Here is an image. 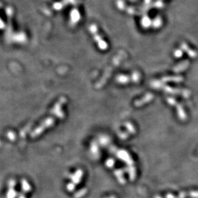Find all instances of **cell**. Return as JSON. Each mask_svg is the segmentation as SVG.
Segmentation results:
<instances>
[{"label":"cell","mask_w":198,"mask_h":198,"mask_svg":"<svg viewBox=\"0 0 198 198\" xmlns=\"http://www.w3.org/2000/svg\"><path fill=\"white\" fill-rule=\"evenodd\" d=\"M82 174H83V172H82V171L81 170H77V172L70 177L71 179H72V182L74 183V184H78V183H79L82 178Z\"/></svg>","instance_id":"obj_4"},{"label":"cell","mask_w":198,"mask_h":198,"mask_svg":"<svg viewBox=\"0 0 198 198\" xmlns=\"http://www.w3.org/2000/svg\"><path fill=\"white\" fill-rule=\"evenodd\" d=\"M75 184H74L73 182L72 183H69L68 185H67V188H68V190L69 191H73V190H74L75 188Z\"/></svg>","instance_id":"obj_8"},{"label":"cell","mask_w":198,"mask_h":198,"mask_svg":"<svg viewBox=\"0 0 198 198\" xmlns=\"http://www.w3.org/2000/svg\"><path fill=\"white\" fill-rule=\"evenodd\" d=\"M0 146H1V142H0Z\"/></svg>","instance_id":"obj_14"},{"label":"cell","mask_w":198,"mask_h":198,"mask_svg":"<svg viewBox=\"0 0 198 198\" xmlns=\"http://www.w3.org/2000/svg\"><path fill=\"white\" fill-rule=\"evenodd\" d=\"M114 164H115V162H114V161L112 159H108L107 162H106V165H107L109 167H113Z\"/></svg>","instance_id":"obj_10"},{"label":"cell","mask_w":198,"mask_h":198,"mask_svg":"<svg viewBox=\"0 0 198 198\" xmlns=\"http://www.w3.org/2000/svg\"><path fill=\"white\" fill-rule=\"evenodd\" d=\"M7 136H8V138L10 139V140H13L15 138V135H14V132H12V131L8 132V134H7Z\"/></svg>","instance_id":"obj_11"},{"label":"cell","mask_w":198,"mask_h":198,"mask_svg":"<svg viewBox=\"0 0 198 198\" xmlns=\"http://www.w3.org/2000/svg\"><path fill=\"white\" fill-rule=\"evenodd\" d=\"M90 30L91 32V33L93 34V36L95 37V39L97 41V43H98L99 46L100 47V48L101 50H106L108 48V45L106 44L105 41L103 40L101 37L100 36V35H99L98 33H97V30L96 28V26L95 25H92L90 27Z\"/></svg>","instance_id":"obj_2"},{"label":"cell","mask_w":198,"mask_h":198,"mask_svg":"<svg viewBox=\"0 0 198 198\" xmlns=\"http://www.w3.org/2000/svg\"><path fill=\"white\" fill-rule=\"evenodd\" d=\"M86 189H82V190H80L78 193L75 194V197H77V198L81 197H82V196H84V195L86 194Z\"/></svg>","instance_id":"obj_7"},{"label":"cell","mask_w":198,"mask_h":198,"mask_svg":"<svg viewBox=\"0 0 198 198\" xmlns=\"http://www.w3.org/2000/svg\"><path fill=\"white\" fill-rule=\"evenodd\" d=\"M108 198H116V197H114V196H112V197H108Z\"/></svg>","instance_id":"obj_13"},{"label":"cell","mask_w":198,"mask_h":198,"mask_svg":"<svg viewBox=\"0 0 198 198\" xmlns=\"http://www.w3.org/2000/svg\"><path fill=\"white\" fill-rule=\"evenodd\" d=\"M18 198H26V197H25V194H23V193H21V194H19Z\"/></svg>","instance_id":"obj_12"},{"label":"cell","mask_w":198,"mask_h":198,"mask_svg":"<svg viewBox=\"0 0 198 198\" xmlns=\"http://www.w3.org/2000/svg\"><path fill=\"white\" fill-rule=\"evenodd\" d=\"M17 196V192L14 190V188H8L7 193V198H16Z\"/></svg>","instance_id":"obj_6"},{"label":"cell","mask_w":198,"mask_h":198,"mask_svg":"<svg viewBox=\"0 0 198 198\" xmlns=\"http://www.w3.org/2000/svg\"><path fill=\"white\" fill-rule=\"evenodd\" d=\"M65 102H66V99L65 98H61L59 100V101L55 105L54 109H53L52 116L48 117V119L44 121L38 128L35 129L33 132H32V133L30 135L32 138H35L37 137V136H39L41 133H42L46 128H48L50 126H52L53 124L54 123L55 119H57V118L62 119V118L64 117V113L63 111H61V108L62 106L64 104Z\"/></svg>","instance_id":"obj_1"},{"label":"cell","mask_w":198,"mask_h":198,"mask_svg":"<svg viewBox=\"0 0 198 198\" xmlns=\"http://www.w3.org/2000/svg\"><path fill=\"white\" fill-rule=\"evenodd\" d=\"M16 181L14 179H10L8 183V188H14L16 185Z\"/></svg>","instance_id":"obj_9"},{"label":"cell","mask_w":198,"mask_h":198,"mask_svg":"<svg viewBox=\"0 0 198 198\" xmlns=\"http://www.w3.org/2000/svg\"><path fill=\"white\" fill-rule=\"evenodd\" d=\"M117 155L118 157L119 158L122 159L123 161H126V163H128V164H130V165L132 164V159H131V157H129L128 153L124 151V150H119L117 153Z\"/></svg>","instance_id":"obj_3"},{"label":"cell","mask_w":198,"mask_h":198,"mask_svg":"<svg viewBox=\"0 0 198 198\" xmlns=\"http://www.w3.org/2000/svg\"><path fill=\"white\" fill-rule=\"evenodd\" d=\"M21 185H22L23 190L25 192H28L29 191H30L31 186L26 179H23L21 180Z\"/></svg>","instance_id":"obj_5"}]
</instances>
